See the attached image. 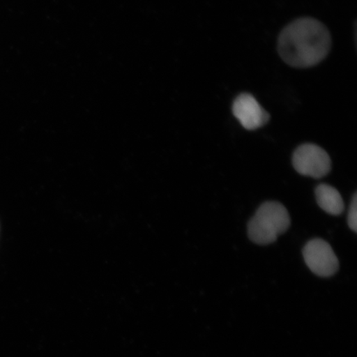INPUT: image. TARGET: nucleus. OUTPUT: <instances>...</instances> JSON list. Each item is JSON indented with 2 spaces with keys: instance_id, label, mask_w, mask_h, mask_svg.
I'll use <instances>...</instances> for the list:
<instances>
[{
  "instance_id": "7ed1b4c3",
  "label": "nucleus",
  "mask_w": 357,
  "mask_h": 357,
  "mask_svg": "<svg viewBox=\"0 0 357 357\" xmlns=\"http://www.w3.org/2000/svg\"><path fill=\"white\" fill-rule=\"evenodd\" d=\"M293 165L301 175L316 178L327 176L332 168L328 154L320 146L311 144L298 147L293 155Z\"/></svg>"
},
{
  "instance_id": "20e7f679",
  "label": "nucleus",
  "mask_w": 357,
  "mask_h": 357,
  "mask_svg": "<svg viewBox=\"0 0 357 357\" xmlns=\"http://www.w3.org/2000/svg\"><path fill=\"white\" fill-rule=\"evenodd\" d=\"M303 258L311 271L322 278H329L339 269L338 259L331 245L320 238L312 239L305 245Z\"/></svg>"
},
{
  "instance_id": "39448f33",
  "label": "nucleus",
  "mask_w": 357,
  "mask_h": 357,
  "mask_svg": "<svg viewBox=\"0 0 357 357\" xmlns=\"http://www.w3.org/2000/svg\"><path fill=\"white\" fill-rule=\"evenodd\" d=\"M233 113L243 127L256 130L269 122L270 115L262 108L256 98L248 93H241L233 105Z\"/></svg>"
},
{
  "instance_id": "0eeeda50",
  "label": "nucleus",
  "mask_w": 357,
  "mask_h": 357,
  "mask_svg": "<svg viewBox=\"0 0 357 357\" xmlns=\"http://www.w3.org/2000/svg\"><path fill=\"white\" fill-rule=\"evenodd\" d=\"M347 222L350 229L354 231H357V197L356 194L354 195L352 199L349 212H348Z\"/></svg>"
},
{
  "instance_id": "f257e3e1",
  "label": "nucleus",
  "mask_w": 357,
  "mask_h": 357,
  "mask_svg": "<svg viewBox=\"0 0 357 357\" xmlns=\"http://www.w3.org/2000/svg\"><path fill=\"white\" fill-rule=\"evenodd\" d=\"M331 36L322 22L302 17L291 22L280 33L278 52L285 63L307 68L320 63L331 48Z\"/></svg>"
},
{
  "instance_id": "423d86ee",
  "label": "nucleus",
  "mask_w": 357,
  "mask_h": 357,
  "mask_svg": "<svg viewBox=\"0 0 357 357\" xmlns=\"http://www.w3.org/2000/svg\"><path fill=\"white\" fill-rule=\"evenodd\" d=\"M317 202L325 212L337 216L344 211V203L339 192L331 185H320L315 190Z\"/></svg>"
},
{
  "instance_id": "f03ea898",
  "label": "nucleus",
  "mask_w": 357,
  "mask_h": 357,
  "mask_svg": "<svg viewBox=\"0 0 357 357\" xmlns=\"http://www.w3.org/2000/svg\"><path fill=\"white\" fill-rule=\"evenodd\" d=\"M290 225L287 209L275 201L263 204L248 223L249 238L259 245H268L275 242L281 234L287 231Z\"/></svg>"
}]
</instances>
